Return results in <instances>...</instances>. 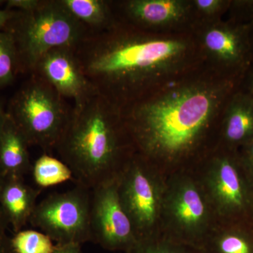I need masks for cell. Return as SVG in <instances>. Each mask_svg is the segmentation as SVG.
<instances>
[{"instance_id":"83f0119b","label":"cell","mask_w":253,"mask_h":253,"mask_svg":"<svg viewBox=\"0 0 253 253\" xmlns=\"http://www.w3.org/2000/svg\"><path fill=\"white\" fill-rule=\"evenodd\" d=\"M52 253H84L82 245L76 244H56Z\"/></svg>"},{"instance_id":"4316f807","label":"cell","mask_w":253,"mask_h":253,"mask_svg":"<svg viewBox=\"0 0 253 253\" xmlns=\"http://www.w3.org/2000/svg\"><path fill=\"white\" fill-rule=\"evenodd\" d=\"M6 220L0 210V253H14L6 233Z\"/></svg>"},{"instance_id":"d4e9b609","label":"cell","mask_w":253,"mask_h":253,"mask_svg":"<svg viewBox=\"0 0 253 253\" xmlns=\"http://www.w3.org/2000/svg\"><path fill=\"white\" fill-rule=\"evenodd\" d=\"M240 159L253 183V138L238 149Z\"/></svg>"},{"instance_id":"f1b7e54d","label":"cell","mask_w":253,"mask_h":253,"mask_svg":"<svg viewBox=\"0 0 253 253\" xmlns=\"http://www.w3.org/2000/svg\"><path fill=\"white\" fill-rule=\"evenodd\" d=\"M3 2L0 1V4ZM16 11L7 9H0V31H3L6 28L11 20L14 17Z\"/></svg>"},{"instance_id":"484cf974","label":"cell","mask_w":253,"mask_h":253,"mask_svg":"<svg viewBox=\"0 0 253 253\" xmlns=\"http://www.w3.org/2000/svg\"><path fill=\"white\" fill-rule=\"evenodd\" d=\"M41 2V0H8L6 9L25 12L36 9Z\"/></svg>"},{"instance_id":"8fae6325","label":"cell","mask_w":253,"mask_h":253,"mask_svg":"<svg viewBox=\"0 0 253 253\" xmlns=\"http://www.w3.org/2000/svg\"><path fill=\"white\" fill-rule=\"evenodd\" d=\"M91 241L106 251L126 253L137 242L118 194V178L91 189Z\"/></svg>"},{"instance_id":"4fadbf2b","label":"cell","mask_w":253,"mask_h":253,"mask_svg":"<svg viewBox=\"0 0 253 253\" xmlns=\"http://www.w3.org/2000/svg\"><path fill=\"white\" fill-rule=\"evenodd\" d=\"M73 49L57 48L49 51L37 65L34 73L44 78L63 98L78 104L97 91L82 71Z\"/></svg>"},{"instance_id":"5bb4252c","label":"cell","mask_w":253,"mask_h":253,"mask_svg":"<svg viewBox=\"0 0 253 253\" xmlns=\"http://www.w3.org/2000/svg\"><path fill=\"white\" fill-rule=\"evenodd\" d=\"M253 138V96L241 85L226 104L217 146L238 150Z\"/></svg>"},{"instance_id":"ac0fdd59","label":"cell","mask_w":253,"mask_h":253,"mask_svg":"<svg viewBox=\"0 0 253 253\" xmlns=\"http://www.w3.org/2000/svg\"><path fill=\"white\" fill-rule=\"evenodd\" d=\"M61 4L90 32L111 28L118 21L111 1L104 0H60Z\"/></svg>"},{"instance_id":"d6986e66","label":"cell","mask_w":253,"mask_h":253,"mask_svg":"<svg viewBox=\"0 0 253 253\" xmlns=\"http://www.w3.org/2000/svg\"><path fill=\"white\" fill-rule=\"evenodd\" d=\"M33 175L35 182L41 188L49 187L73 179L70 168L61 160L43 154L34 163Z\"/></svg>"},{"instance_id":"52a82bcc","label":"cell","mask_w":253,"mask_h":253,"mask_svg":"<svg viewBox=\"0 0 253 253\" xmlns=\"http://www.w3.org/2000/svg\"><path fill=\"white\" fill-rule=\"evenodd\" d=\"M71 109L51 84L37 73L13 96L6 111L29 145L54 150Z\"/></svg>"},{"instance_id":"7a4b0ae2","label":"cell","mask_w":253,"mask_h":253,"mask_svg":"<svg viewBox=\"0 0 253 253\" xmlns=\"http://www.w3.org/2000/svg\"><path fill=\"white\" fill-rule=\"evenodd\" d=\"M73 49L94 89L121 109L204 65L192 32L158 33L120 19Z\"/></svg>"},{"instance_id":"9a60e30c","label":"cell","mask_w":253,"mask_h":253,"mask_svg":"<svg viewBox=\"0 0 253 253\" xmlns=\"http://www.w3.org/2000/svg\"><path fill=\"white\" fill-rule=\"evenodd\" d=\"M40 189L26 185L21 177L5 176L0 183V210L16 231L31 220L41 194Z\"/></svg>"},{"instance_id":"4dcf8cb0","label":"cell","mask_w":253,"mask_h":253,"mask_svg":"<svg viewBox=\"0 0 253 253\" xmlns=\"http://www.w3.org/2000/svg\"><path fill=\"white\" fill-rule=\"evenodd\" d=\"M6 116V111H5L4 108H3L2 104L0 102V136H1V131H2Z\"/></svg>"},{"instance_id":"603a6c76","label":"cell","mask_w":253,"mask_h":253,"mask_svg":"<svg viewBox=\"0 0 253 253\" xmlns=\"http://www.w3.org/2000/svg\"><path fill=\"white\" fill-rule=\"evenodd\" d=\"M191 1L194 25L198 23L213 22L222 19L223 15L228 12L231 2V0Z\"/></svg>"},{"instance_id":"44dd1931","label":"cell","mask_w":253,"mask_h":253,"mask_svg":"<svg viewBox=\"0 0 253 253\" xmlns=\"http://www.w3.org/2000/svg\"><path fill=\"white\" fill-rule=\"evenodd\" d=\"M20 71L18 51L12 35L0 31V88L9 85Z\"/></svg>"},{"instance_id":"1f68e13d","label":"cell","mask_w":253,"mask_h":253,"mask_svg":"<svg viewBox=\"0 0 253 253\" xmlns=\"http://www.w3.org/2000/svg\"><path fill=\"white\" fill-rule=\"evenodd\" d=\"M251 43H252V66H253V28L252 35H251Z\"/></svg>"},{"instance_id":"6da1fadb","label":"cell","mask_w":253,"mask_h":253,"mask_svg":"<svg viewBox=\"0 0 253 253\" xmlns=\"http://www.w3.org/2000/svg\"><path fill=\"white\" fill-rule=\"evenodd\" d=\"M242 82L203 65L123 108L136 154L166 176L194 170L217 147L223 113Z\"/></svg>"},{"instance_id":"ffe728a7","label":"cell","mask_w":253,"mask_h":253,"mask_svg":"<svg viewBox=\"0 0 253 253\" xmlns=\"http://www.w3.org/2000/svg\"><path fill=\"white\" fill-rule=\"evenodd\" d=\"M125 253H203L194 246L183 244L160 234L138 240L131 249Z\"/></svg>"},{"instance_id":"cb8c5ba5","label":"cell","mask_w":253,"mask_h":253,"mask_svg":"<svg viewBox=\"0 0 253 253\" xmlns=\"http://www.w3.org/2000/svg\"><path fill=\"white\" fill-rule=\"evenodd\" d=\"M228 19L234 22L253 23V0H231Z\"/></svg>"},{"instance_id":"277c9868","label":"cell","mask_w":253,"mask_h":253,"mask_svg":"<svg viewBox=\"0 0 253 253\" xmlns=\"http://www.w3.org/2000/svg\"><path fill=\"white\" fill-rule=\"evenodd\" d=\"M4 30L14 38L20 71L31 74L49 51L75 48L90 32L68 12L60 0H41L31 11H16Z\"/></svg>"},{"instance_id":"5b68a950","label":"cell","mask_w":253,"mask_h":253,"mask_svg":"<svg viewBox=\"0 0 253 253\" xmlns=\"http://www.w3.org/2000/svg\"><path fill=\"white\" fill-rule=\"evenodd\" d=\"M194 171L217 221L253 223V183L238 150L217 146Z\"/></svg>"},{"instance_id":"30bf717a","label":"cell","mask_w":253,"mask_h":253,"mask_svg":"<svg viewBox=\"0 0 253 253\" xmlns=\"http://www.w3.org/2000/svg\"><path fill=\"white\" fill-rule=\"evenodd\" d=\"M91 197V190L80 184L50 194L37 204L30 222L56 244L90 242Z\"/></svg>"},{"instance_id":"e0dca14e","label":"cell","mask_w":253,"mask_h":253,"mask_svg":"<svg viewBox=\"0 0 253 253\" xmlns=\"http://www.w3.org/2000/svg\"><path fill=\"white\" fill-rule=\"evenodd\" d=\"M28 146L26 137L6 113L0 136V173L3 177L22 178L31 169Z\"/></svg>"},{"instance_id":"ba28073f","label":"cell","mask_w":253,"mask_h":253,"mask_svg":"<svg viewBox=\"0 0 253 253\" xmlns=\"http://www.w3.org/2000/svg\"><path fill=\"white\" fill-rule=\"evenodd\" d=\"M167 176L136 154L118 176L120 200L138 240L162 234Z\"/></svg>"},{"instance_id":"f546056e","label":"cell","mask_w":253,"mask_h":253,"mask_svg":"<svg viewBox=\"0 0 253 253\" xmlns=\"http://www.w3.org/2000/svg\"><path fill=\"white\" fill-rule=\"evenodd\" d=\"M241 86L253 96V66H251L246 73Z\"/></svg>"},{"instance_id":"3957f363","label":"cell","mask_w":253,"mask_h":253,"mask_svg":"<svg viewBox=\"0 0 253 253\" xmlns=\"http://www.w3.org/2000/svg\"><path fill=\"white\" fill-rule=\"evenodd\" d=\"M54 150L91 190L117 179L136 154L122 110L98 92L74 104Z\"/></svg>"},{"instance_id":"2e32d148","label":"cell","mask_w":253,"mask_h":253,"mask_svg":"<svg viewBox=\"0 0 253 253\" xmlns=\"http://www.w3.org/2000/svg\"><path fill=\"white\" fill-rule=\"evenodd\" d=\"M199 249L203 253H253V223L217 221Z\"/></svg>"},{"instance_id":"8992f818","label":"cell","mask_w":253,"mask_h":253,"mask_svg":"<svg viewBox=\"0 0 253 253\" xmlns=\"http://www.w3.org/2000/svg\"><path fill=\"white\" fill-rule=\"evenodd\" d=\"M217 222L211 201L194 170L167 176L161 234L199 249Z\"/></svg>"},{"instance_id":"d6a6232c","label":"cell","mask_w":253,"mask_h":253,"mask_svg":"<svg viewBox=\"0 0 253 253\" xmlns=\"http://www.w3.org/2000/svg\"><path fill=\"white\" fill-rule=\"evenodd\" d=\"M3 176H1V173H0V183H1V179H2Z\"/></svg>"},{"instance_id":"7c38bea8","label":"cell","mask_w":253,"mask_h":253,"mask_svg":"<svg viewBox=\"0 0 253 253\" xmlns=\"http://www.w3.org/2000/svg\"><path fill=\"white\" fill-rule=\"evenodd\" d=\"M119 5L118 19L158 33L192 32L191 0H126Z\"/></svg>"},{"instance_id":"9c48e42d","label":"cell","mask_w":253,"mask_h":253,"mask_svg":"<svg viewBox=\"0 0 253 253\" xmlns=\"http://www.w3.org/2000/svg\"><path fill=\"white\" fill-rule=\"evenodd\" d=\"M253 23L227 21L198 23L192 33L206 67L229 78L244 81L252 66Z\"/></svg>"},{"instance_id":"7402d4cb","label":"cell","mask_w":253,"mask_h":253,"mask_svg":"<svg viewBox=\"0 0 253 253\" xmlns=\"http://www.w3.org/2000/svg\"><path fill=\"white\" fill-rule=\"evenodd\" d=\"M11 244L14 253H52L56 246L49 236L36 230L18 231Z\"/></svg>"}]
</instances>
